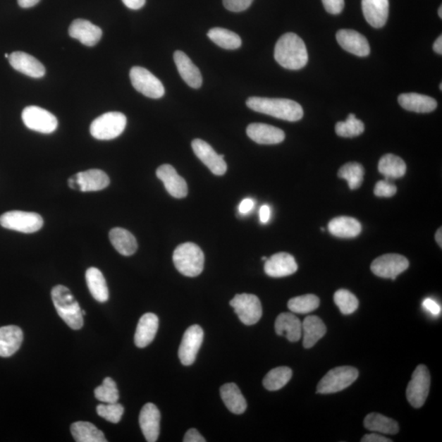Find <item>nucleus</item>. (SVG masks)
Masks as SVG:
<instances>
[{"label":"nucleus","instance_id":"1","mask_svg":"<svg viewBox=\"0 0 442 442\" xmlns=\"http://www.w3.org/2000/svg\"><path fill=\"white\" fill-rule=\"evenodd\" d=\"M274 59L284 68L302 69L308 63L306 44L297 34H284L278 39L274 48Z\"/></svg>","mask_w":442,"mask_h":442},{"label":"nucleus","instance_id":"2","mask_svg":"<svg viewBox=\"0 0 442 442\" xmlns=\"http://www.w3.org/2000/svg\"><path fill=\"white\" fill-rule=\"evenodd\" d=\"M246 104L257 113L288 121H300L304 115L302 106L291 99L250 97Z\"/></svg>","mask_w":442,"mask_h":442},{"label":"nucleus","instance_id":"3","mask_svg":"<svg viewBox=\"0 0 442 442\" xmlns=\"http://www.w3.org/2000/svg\"><path fill=\"white\" fill-rule=\"evenodd\" d=\"M51 297L59 316L70 329L78 330L83 327L82 309L69 288L63 286H55L51 291Z\"/></svg>","mask_w":442,"mask_h":442},{"label":"nucleus","instance_id":"4","mask_svg":"<svg viewBox=\"0 0 442 442\" xmlns=\"http://www.w3.org/2000/svg\"><path fill=\"white\" fill-rule=\"evenodd\" d=\"M173 262L177 271L183 276L196 277L204 268L205 257L202 249L195 243H185L176 248Z\"/></svg>","mask_w":442,"mask_h":442},{"label":"nucleus","instance_id":"5","mask_svg":"<svg viewBox=\"0 0 442 442\" xmlns=\"http://www.w3.org/2000/svg\"><path fill=\"white\" fill-rule=\"evenodd\" d=\"M126 116L118 111H111L99 116L90 125V134L99 140H111L123 133Z\"/></svg>","mask_w":442,"mask_h":442},{"label":"nucleus","instance_id":"6","mask_svg":"<svg viewBox=\"0 0 442 442\" xmlns=\"http://www.w3.org/2000/svg\"><path fill=\"white\" fill-rule=\"evenodd\" d=\"M358 370L352 367L334 368L325 374L317 386V393L332 394L341 392L355 382Z\"/></svg>","mask_w":442,"mask_h":442},{"label":"nucleus","instance_id":"7","mask_svg":"<svg viewBox=\"0 0 442 442\" xmlns=\"http://www.w3.org/2000/svg\"><path fill=\"white\" fill-rule=\"evenodd\" d=\"M0 226L7 230L33 233L43 227L44 221L42 216L37 213L12 211L0 216Z\"/></svg>","mask_w":442,"mask_h":442},{"label":"nucleus","instance_id":"8","mask_svg":"<svg viewBox=\"0 0 442 442\" xmlns=\"http://www.w3.org/2000/svg\"><path fill=\"white\" fill-rule=\"evenodd\" d=\"M431 384L430 373L424 364L415 369L406 389V398L415 408H421L425 403L429 393Z\"/></svg>","mask_w":442,"mask_h":442},{"label":"nucleus","instance_id":"9","mask_svg":"<svg viewBox=\"0 0 442 442\" xmlns=\"http://www.w3.org/2000/svg\"><path fill=\"white\" fill-rule=\"evenodd\" d=\"M130 78L133 87L151 99H160L165 94V88L159 78L149 70L141 67L132 68Z\"/></svg>","mask_w":442,"mask_h":442},{"label":"nucleus","instance_id":"10","mask_svg":"<svg viewBox=\"0 0 442 442\" xmlns=\"http://www.w3.org/2000/svg\"><path fill=\"white\" fill-rule=\"evenodd\" d=\"M230 304L240 321L246 325L256 324L262 317V303L256 295L238 294Z\"/></svg>","mask_w":442,"mask_h":442},{"label":"nucleus","instance_id":"11","mask_svg":"<svg viewBox=\"0 0 442 442\" xmlns=\"http://www.w3.org/2000/svg\"><path fill=\"white\" fill-rule=\"evenodd\" d=\"M22 118L28 129L39 133L51 134L58 128L56 116L39 106H27L23 111Z\"/></svg>","mask_w":442,"mask_h":442},{"label":"nucleus","instance_id":"12","mask_svg":"<svg viewBox=\"0 0 442 442\" xmlns=\"http://www.w3.org/2000/svg\"><path fill=\"white\" fill-rule=\"evenodd\" d=\"M109 185V176L99 169L79 172L68 180L70 189L81 192L100 191L106 189Z\"/></svg>","mask_w":442,"mask_h":442},{"label":"nucleus","instance_id":"13","mask_svg":"<svg viewBox=\"0 0 442 442\" xmlns=\"http://www.w3.org/2000/svg\"><path fill=\"white\" fill-rule=\"evenodd\" d=\"M409 261L399 254H385L371 264V271L381 278H392L395 281L400 274L407 270Z\"/></svg>","mask_w":442,"mask_h":442},{"label":"nucleus","instance_id":"14","mask_svg":"<svg viewBox=\"0 0 442 442\" xmlns=\"http://www.w3.org/2000/svg\"><path fill=\"white\" fill-rule=\"evenodd\" d=\"M203 337L204 333L199 325H192L186 330L178 354L180 362L185 367H190L195 363L198 350L202 344Z\"/></svg>","mask_w":442,"mask_h":442},{"label":"nucleus","instance_id":"15","mask_svg":"<svg viewBox=\"0 0 442 442\" xmlns=\"http://www.w3.org/2000/svg\"><path fill=\"white\" fill-rule=\"evenodd\" d=\"M192 150L203 164L209 169L213 174L223 176L227 171V164L223 160V155L217 154L214 149L207 142L199 139L192 142Z\"/></svg>","mask_w":442,"mask_h":442},{"label":"nucleus","instance_id":"16","mask_svg":"<svg viewBox=\"0 0 442 442\" xmlns=\"http://www.w3.org/2000/svg\"><path fill=\"white\" fill-rule=\"evenodd\" d=\"M338 42L343 49L358 57H367L370 47L367 38L354 30L343 29L336 35Z\"/></svg>","mask_w":442,"mask_h":442},{"label":"nucleus","instance_id":"17","mask_svg":"<svg viewBox=\"0 0 442 442\" xmlns=\"http://www.w3.org/2000/svg\"><path fill=\"white\" fill-rule=\"evenodd\" d=\"M140 425L147 441L155 442L160 434L161 413L154 404L147 403L140 414Z\"/></svg>","mask_w":442,"mask_h":442},{"label":"nucleus","instance_id":"18","mask_svg":"<svg viewBox=\"0 0 442 442\" xmlns=\"http://www.w3.org/2000/svg\"><path fill=\"white\" fill-rule=\"evenodd\" d=\"M156 174L172 197L183 198L187 196V183L178 174L174 167L168 164L162 165L157 168Z\"/></svg>","mask_w":442,"mask_h":442},{"label":"nucleus","instance_id":"19","mask_svg":"<svg viewBox=\"0 0 442 442\" xmlns=\"http://www.w3.org/2000/svg\"><path fill=\"white\" fill-rule=\"evenodd\" d=\"M297 264L290 254L278 252L267 258L264 270L268 276L282 278L291 276L297 271Z\"/></svg>","mask_w":442,"mask_h":442},{"label":"nucleus","instance_id":"20","mask_svg":"<svg viewBox=\"0 0 442 442\" xmlns=\"http://www.w3.org/2000/svg\"><path fill=\"white\" fill-rule=\"evenodd\" d=\"M69 35L86 47H92L99 43L103 32L100 27L87 20L76 19L70 25Z\"/></svg>","mask_w":442,"mask_h":442},{"label":"nucleus","instance_id":"21","mask_svg":"<svg viewBox=\"0 0 442 442\" xmlns=\"http://www.w3.org/2000/svg\"><path fill=\"white\" fill-rule=\"evenodd\" d=\"M247 135L259 145H278L286 139L284 132L277 127L264 123H252L247 126Z\"/></svg>","mask_w":442,"mask_h":442},{"label":"nucleus","instance_id":"22","mask_svg":"<svg viewBox=\"0 0 442 442\" xmlns=\"http://www.w3.org/2000/svg\"><path fill=\"white\" fill-rule=\"evenodd\" d=\"M8 60L15 70L30 78H42L45 75L44 65L27 53L13 52L9 55Z\"/></svg>","mask_w":442,"mask_h":442},{"label":"nucleus","instance_id":"23","mask_svg":"<svg viewBox=\"0 0 442 442\" xmlns=\"http://www.w3.org/2000/svg\"><path fill=\"white\" fill-rule=\"evenodd\" d=\"M174 61L178 72L185 82L192 89H199L202 85V76L199 69L184 52L177 50L174 53Z\"/></svg>","mask_w":442,"mask_h":442},{"label":"nucleus","instance_id":"24","mask_svg":"<svg viewBox=\"0 0 442 442\" xmlns=\"http://www.w3.org/2000/svg\"><path fill=\"white\" fill-rule=\"evenodd\" d=\"M365 20L374 28H382L388 21L389 0H362Z\"/></svg>","mask_w":442,"mask_h":442},{"label":"nucleus","instance_id":"25","mask_svg":"<svg viewBox=\"0 0 442 442\" xmlns=\"http://www.w3.org/2000/svg\"><path fill=\"white\" fill-rule=\"evenodd\" d=\"M159 327V319L155 314H145L136 328L135 343L137 347L145 348L154 341Z\"/></svg>","mask_w":442,"mask_h":442},{"label":"nucleus","instance_id":"26","mask_svg":"<svg viewBox=\"0 0 442 442\" xmlns=\"http://www.w3.org/2000/svg\"><path fill=\"white\" fill-rule=\"evenodd\" d=\"M23 342V332L15 325L0 328V357H9L16 353Z\"/></svg>","mask_w":442,"mask_h":442},{"label":"nucleus","instance_id":"27","mask_svg":"<svg viewBox=\"0 0 442 442\" xmlns=\"http://www.w3.org/2000/svg\"><path fill=\"white\" fill-rule=\"evenodd\" d=\"M274 328L279 336H284L292 343L297 342L302 338V322L293 313L279 314Z\"/></svg>","mask_w":442,"mask_h":442},{"label":"nucleus","instance_id":"28","mask_svg":"<svg viewBox=\"0 0 442 442\" xmlns=\"http://www.w3.org/2000/svg\"><path fill=\"white\" fill-rule=\"evenodd\" d=\"M398 103L405 110L418 113H429L438 106V102L428 95L416 93L400 94Z\"/></svg>","mask_w":442,"mask_h":442},{"label":"nucleus","instance_id":"29","mask_svg":"<svg viewBox=\"0 0 442 442\" xmlns=\"http://www.w3.org/2000/svg\"><path fill=\"white\" fill-rule=\"evenodd\" d=\"M109 238L111 245L121 255L132 256L138 248V243L135 236L123 228H113L109 233Z\"/></svg>","mask_w":442,"mask_h":442},{"label":"nucleus","instance_id":"30","mask_svg":"<svg viewBox=\"0 0 442 442\" xmlns=\"http://www.w3.org/2000/svg\"><path fill=\"white\" fill-rule=\"evenodd\" d=\"M221 396L227 409L233 414L242 415L245 412L247 407L246 399L235 383L223 385Z\"/></svg>","mask_w":442,"mask_h":442},{"label":"nucleus","instance_id":"31","mask_svg":"<svg viewBox=\"0 0 442 442\" xmlns=\"http://www.w3.org/2000/svg\"><path fill=\"white\" fill-rule=\"evenodd\" d=\"M329 231L333 236L343 238H355L360 235L362 228L355 218L339 216L329 223Z\"/></svg>","mask_w":442,"mask_h":442},{"label":"nucleus","instance_id":"32","mask_svg":"<svg viewBox=\"0 0 442 442\" xmlns=\"http://www.w3.org/2000/svg\"><path fill=\"white\" fill-rule=\"evenodd\" d=\"M327 332L322 319L316 316H309L302 322L303 345L309 349L314 347Z\"/></svg>","mask_w":442,"mask_h":442},{"label":"nucleus","instance_id":"33","mask_svg":"<svg viewBox=\"0 0 442 442\" xmlns=\"http://www.w3.org/2000/svg\"><path fill=\"white\" fill-rule=\"evenodd\" d=\"M86 283L93 297L99 302H106L109 299V287L106 279L98 268L90 267L85 273Z\"/></svg>","mask_w":442,"mask_h":442},{"label":"nucleus","instance_id":"34","mask_svg":"<svg viewBox=\"0 0 442 442\" xmlns=\"http://www.w3.org/2000/svg\"><path fill=\"white\" fill-rule=\"evenodd\" d=\"M70 433L78 442H106L105 436L97 426L90 422H75L70 426Z\"/></svg>","mask_w":442,"mask_h":442},{"label":"nucleus","instance_id":"35","mask_svg":"<svg viewBox=\"0 0 442 442\" xmlns=\"http://www.w3.org/2000/svg\"><path fill=\"white\" fill-rule=\"evenodd\" d=\"M365 429L383 434L394 435L399 431L398 422L378 413H371L364 421Z\"/></svg>","mask_w":442,"mask_h":442},{"label":"nucleus","instance_id":"36","mask_svg":"<svg viewBox=\"0 0 442 442\" xmlns=\"http://www.w3.org/2000/svg\"><path fill=\"white\" fill-rule=\"evenodd\" d=\"M379 171L386 179L395 180L403 177L406 172V164L403 159L394 154H386L379 162Z\"/></svg>","mask_w":442,"mask_h":442},{"label":"nucleus","instance_id":"37","mask_svg":"<svg viewBox=\"0 0 442 442\" xmlns=\"http://www.w3.org/2000/svg\"><path fill=\"white\" fill-rule=\"evenodd\" d=\"M207 37L218 47L225 49H237L242 45L240 35L227 29L212 28L208 32Z\"/></svg>","mask_w":442,"mask_h":442},{"label":"nucleus","instance_id":"38","mask_svg":"<svg viewBox=\"0 0 442 442\" xmlns=\"http://www.w3.org/2000/svg\"><path fill=\"white\" fill-rule=\"evenodd\" d=\"M293 371L290 368L282 367L273 369L263 379L264 387L268 391H278L290 381Z\"/></svg>","mask_w":442,"mask_h":442},{"label":"nucleus","instance_id":"39","mask_svg":"<svg viewBox=\"0 0 442 442\" xmlns=\"http://www.w3.org/2000/svg\"><path fill=\"white\" fill-rule=\"evenodd\" d=\"M364 175V167L358 162H348L338 171V177L347 180L350 189L352 190L362 185Z\"/></svg>","mask_w":442,"mask_h":442},{"label":"nucleus","instance_id":"40","mask_svg":"<svg viewBox=\"0 0 442 442\" xmlns=\"http://www.w3.org/2000/svg\"><path fill=\"white\" fill-rule=\"evenodd\" d=\"M319 306V298L313 294L303 295L289 300L288 307L295 314L311 313Z\"/></svg>","mask_w":442,"mask_h":442},{"label":"nucleus","instance_id":"41","mask_svg":"<svg viewBox=\"0 0 442 442\" xmlns=\"http://www.w3.org/2000/svg\"><path fill=\"white\" fill-rule=\"evenodd\" d=\"M335 131L338 136L344 138H352L359 136L364 131V125L362 121L355 118V114H350L345 121H339L335 126Z\"/></svg>","mask_w":442,"mask_h":442},{"label":"nucleus","instance_id":"42","mask_svg":"<svg viewBox=\"0 0 442 442\" xmlns=\"http://www.w3.org/2000/svg\"><path fill=\"white\" fill-rule=\"evenodd\" d=\"M95 398L104 403H118L119 391L113 379L106 378L103 384L94 390Z\"/></svg>","mask_w":442,"mask_h":442},{"label":"nucleus","instance_id":"43","mask_svg":"<svg viewBox=\"0 0 442 442\" xmlns=\"http://www.w3.org/2000/svg\"><path fill=\"white\" fill-rule=\"evenodd\" d=\"M335 304L343 314H350L357 311L359 301L355 295L345 289H340L333 296Z\"/></svg>","mask_w":442,"mask_h":442},{"label":"nucleus","instance_id":"44","mask_svg":"<svg viewBox=\"0 0 442 442\" xmlns=\"http://www.w3.org/2000/svg\"><path fill=\"white\" fill-rule=\"evenodd\" d=\"M96 410L101 418L113 424H118L124 414V407L118 403L99 405Z\"/></svg>","mask_w":442,"mask_h":442},{"label":"nucleus","instance_id":"45","mask_svg":"<svg viewBox=\"0 0 442 442\" xmlns=\"http://www.w3.org/2000/svg\"><path fill=\"white\" fill-rule=\"evenodd\" d=\"M396 186L392 180L386 179L380 180L376 184L374 188V195L380 197H391L396 194Z\"/></svg>","mask_w":442,"mask_h":442},{"label":"nucleus","instance_id":"46","mask_svg":"<svg viewBox=\"0 0 442 442\" xmlns=\"http://www.w3.org/2000/svg\"><path fill=\"white\" fill-rule=\"evenodd\" d=\"M253 0H223V6L228 11L240 13L251 6Z\"/></svg>","mask_w":442,"mask_h":442},{"label":"nucleus","instance_id":"47","mask_svg":"<svg viewBox=\"0 0 442 442\" xmlns=\"http://www.w3.org/2000/svg\"><path fill=\"white\" fill-rule=\"evenodd\" d=\"M324 7L330 14L338 15L343 12L344 0H322Z\"/></svg>","mask_w":442,"mask_h":442},{"label":"nucleus","instance_id":"48","mask_svg":"<svg viewBox=\"0 0 442 442\" xmlns=\"http://www.w3.org/2000/svg\"><path fill=\"white\" fill-rule=\"evenodd\" d=\"M423 306L426 309V311H429L431 314H434V316H438V314L441 313V307L433 299H425L423 303Z\"/></svg>","mask_w":442,"mask_h":442},{"label":"nucleus","instance_id":"49","mask_svg":"<svg viewBox=\"0 0 442 442\" xmlns=\"http://www.w3.org/2000/svg\"><path fill=\"white\" fill-rule=\"evenodd\" d=\"M185 442H205L206 440L195 429H191L187 431L185 438Z\"/></svg>","mask_w":442,"mask_h":442},{"label":"nucleus","instance_id":"50","mask_svg":"<svg viewBox=\"0 0 442 442\" xmlns=\"http://www.w3.org/2000/svg\"><path fill=\"white\" fill-rule=\"evenodd\" d=\"M254 204L255 203L251 198H246V199L241 202L240 207H238V211H240L241 214L246 215L252 210Z\"/></svg>","mask_w":442,"mask_h":442},{"label":"nucleus","instance_id":"51","mask_svg":"<svg viewBox=\"0 0 442 442\" xmlns=\"http://www.w3.org/2000/svg\"><path fill=\"white\" fill-rule=\"evenodd\" d=\"M362 442H392L393 441L385 438L382 435L377 434H370L365 435L362 440Z\"/></svg>","mask_w":442,"mask_h":442},{"label":"nucleus","instance_id":"52","mask_svg":"<svg viewBox=\"0 0 442 442\" xmlns=\"http://www.w3.org/2000/svg\"><path fill=\"white\" fill-rule=\"evenodd\" d=\"M125 6L132 10H138L145 6L146 0H123Z\"/></svg>","mask_w":442,"mask_h":442},{"label":"nucleus","instance_id":"53","mask_svg":"<svg viewBox=\"0 0 442 442\" xmlns=\"http://www.w3.org/2000/svg\"><path fill=\"white\" fill-rule=\"evenodd\" d=\"M271 218V208L267 205H264L260 209V220L263 223H266Z\"/></svg>","mask_w":442,"mask_h":442},{"label":"nucleus","instance_id":"54","mask_svg":"<svg viewBox=\"0 0 442 442\" xmlns=\"http://www.w3.org/2000/svg\"><path fill=\"white\" fill-rule=\"evenodd\" d=\"M39 1L40 0H18L19 6L23 8L34 7L35 5H37Z\"/></svg>","mask_w":442,"mask_h":442},{"label":"nucleus","instance_id":"55","mask_svg":"<svg viewBox=\"0 0 442 442\" xmlns=\"http://www.w3.org/2000/svg\"><path fill=\"white\" fill-rule=\"evenodd\" d=\"M434 49L436 54L440 55L442 54V37H440L436 39V42L434 44Z\"/></svg>","mask_w":442,"mask_h":442},{"label":"nucleus","instance_id":"56","mask_svg":"<svg viewBox=\"0 0 442 442\" xmlns=\"http://www.w3.org/2000/svg\"><path fill=\"white\" fill-rule=\"evenodd\" d=\"M441 237H442V230H441V228H440L438 232H436L435 238H436V241L438 242V245L441 247H442Z\"/></svg>","mask_w":442,"mask_h":442},{"label":"nucleus","instance_id":"57","mask_svg":"<svg viewBox=\"0 0 442 442\" xmlns=\"http://www.w3.org/2000/svg\"><path fill=\"white\" fill-rule=\"evenodd\" d=\"M438 15L440 18H442V7L440 6L439 9H438Z\"/></svg>","mask_w":442,"mask_h":442},{"label":"nucleus","instance_id":"58","mask_svg":"<svg viewBox=\"0 0 442 442\" xmlns=\"http://www.w3.org/2000/svg\"><path fill=\"white\" fill-rule=\"evenodd\" d=\"M4 57L8 59L9 55L8 54H5Z\"/></svg>","mask_w":442,"mask_h":442},{"label":"nucleus","instance_id":"59","mask_svg":"<svg viewBox=\"0 0 442 442\" xmlns=\"http://www.w3.org/2000/svg\"><path fill=\"white\" fill-rule=\"evenodd\" d=\"M262 260L263 261H266L267 260V257H262Z\"/></svg>","mask_w":442,"mask_h":442},{"label":"nucleus","instance_id":"60","mask_svg":"<svg viewBox=\"0 0 442 442\" xmlns=\"http://www.w3.org/2000/svg\"><path fill=\"white\" fill-rule=\"evenodd\" d=\"M440 90H442V84L440 85Z\"/></svg>","mask_w":442,"mask_h":442}]
</instances>
